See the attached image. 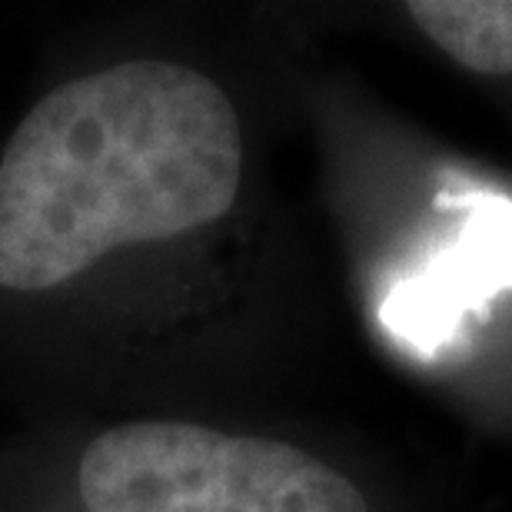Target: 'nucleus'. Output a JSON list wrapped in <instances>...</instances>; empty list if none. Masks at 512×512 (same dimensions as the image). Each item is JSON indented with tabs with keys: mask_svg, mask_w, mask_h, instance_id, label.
<instances>
[{
	"mask_svg": "<svg viewBox=\"0 0 512 512\" xmlns=\"http://www.w3.org/2000/svg\"><path fill=\"white\" fill-rule=\"evenodd\" d=\"M243 177L230 97L173 60L50 90L0 157V286L40 293L100 256L227 217Z\"/></svg>",
	"mask_w": 512,
	"mask_h": 512,
	"instance_id": "nucleus-1",
	"label": "nucleus"
},
{
	"mask_svg": "<svg viewBox=\"0 0 512 512\" xmlns=\"http://www.w3.org/2000/svg\"><path fill=\"white\" fill-rule=\"evenodd\" d=\"M87 512H370L343 473L266 436L137 419L84 449Z\"/></svg>",
	"mask_w": 512,
	"mask_h": 512,
	"instance_id": "nucleus-2",
	"label": "nucleus"
},
{
	"mask_svg": "<svg viewBox=\"0 0 512 512\" xmlns=\"http://www.w3.org/2000/svg\"><path fill=\"white\" fill-rule=\"evenodd\" d=\"M406 14L473 74H512V0H413Z\"/></svg>",
	"mask_w": 512,
	"mask_h": 512,
	"instance_id": "nucleus-3",
	"label": "nucleus"
}]
</instances>
